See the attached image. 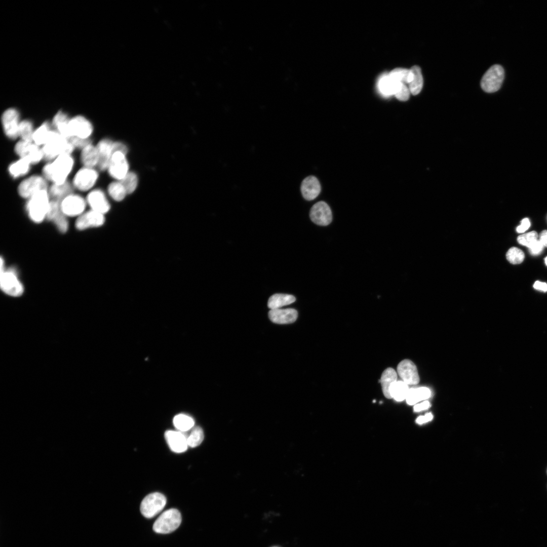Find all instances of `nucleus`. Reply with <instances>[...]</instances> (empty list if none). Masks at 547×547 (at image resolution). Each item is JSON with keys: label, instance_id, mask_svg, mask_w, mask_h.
<instances>
[{"label": "nucleus", "instance_id": "37", "mask_svg": "<svg viewBox=\"0 0 547 547\" xmlns=\"http://www.w3.org/2000/svg\"><path fill=\"white\" fill-rule=\"evenodd\" d=\"M388 75L394 80L405 84H409L412 78L410 69L397 68L391 71Z\"/></svg>", "mask_w": 547, "mask_h": 547}, {"label": "nucleus", "instance_id": "20", "mask_svg": "<svg viewBox=\"0 0 547 547\" xmlns=\"http://www.w3.org/2000/svg\"><path fill=\"white\" fill-rule=\"evenodd\" d=\"M113 143L109 139H103L96 145L99 154L98 167L100 170L104 171L107 169L110 160L113 153Z\"/></svg>", "mask_w": 547, "mask_h": 547}, {"label": "nucleus", "instance_id": "47", "mask_svg": "<svg viewBox=\"0 0 547 547\" xmlns=\"http://www.w3.org/2000/svg\"><path fill=\"white\" fill-rule=\"evenodd\" d=\"M430 406V403L428 401H425L421 403L416 404L414 406V411L415 412H419L428 408Z\"/></svg>", "mask_w": 547, "mask_h": 547}, {"label": "nucleus", "instance_id": "1", "mask_svg": "<svg viewBox=\"0 0 547 547\" xmlns=\"http://www.w3.org/2000/svg\"><path fill=\"white\" fill-rule=\"evenodd\" d=\"M74 163L71 154H61L44 165L42 169L43 176L53 184H63L67 181V177L73 169Z\"/></svg>", "mask_w": 547, "mask_h": 547}, {"label": "nucleus", "instance_id": "9", "mask_svg": "<svg viewBox=\"0 0 547 547\" xmlns=\"http://www.w3.org/2000/svg\"><path fill=\"white\" fill-rule=\"evenodd\" d=\"M14 151L20 158L27 159L31 165L37 164L44 159L42 148L33 142L20 140L16 143Z\"/></svg>", "mask_w": 547, "mask_h": 547}, {"label": "nucleus", "instance_id": "15", "mask_svg": "<svg viewBox=\"0 0 547 547\" xmlns=\"http://www.w3.org/2000/svg\"><path fill=\"white\" fill-rule=\"evenodd\" d=\"M309 216L311 220L315 224L320 226H327L332 220V214L328 204L320 201L314 204L311 207Z\"/></svg>", "mask_w": 547, "mask_h": 547}, {"label": "nucleus", "instance_id": "8", "mask_svg": "<svg viewBox=\"0 0 547 547\" xmlns=\"http://www.w3.org/2000/svg\"><path fill=\"white\" fill-rule=\"evenodd\" d=\"M166 502V497L161 493L153 492L149 494L141 501L140 512L145 518H153L162 511Z\"/></svg>", "mask_w": 547, "mask_h": 547}, {"label": "nucleus", "instance_id": "7", "mask_svg": "<svg viewBox=\"0 0 547 547\" xmlns=\"http://www.w3.org/2000/svg\"><path fill=\"white\" fill-rule=\"evenodd\" d=\"M43 190H48L47 181L43 176L38 175L25 178L20 183L17 188L20 197L27 200Z\"/></svg>", "mask_w": 547, "mask_h": 547}, {"label": "nucleus", "instance_id": "26", "mask_svg": "<svg viewBox=\"0 0 547 547\" xmlns=\"http://www.w3.org/2000/svg\"><path fill=\"white\" fill-rule=\"evenodd\" d=\"M31 165L27 159L20 158L9 165L8 172L12 178H17L27 174L30 170Z\"/></svg>", "mask_w": 547, "mask_h": 547}, {"label": "nucleus", "instance_id": "41", "mask_svg": "<svg viewBox=\"0 0 547 547\" xmlns=\"http://www.w3.org/2000/svg\"><path fill=\"white\" fill-rule=\"evenodd\" d=\"M506 257L511 263L516 264L523 262L525 255L524 252L521 249L513 247L507 251Z\"/></svg>", "mask_w": 547, "mask_h": 547}, {"label": "nucleus", "instance_id": "45", "mask_svg": "<svg viewBox=\"0 0 547 547\" xmlns=\"http://www.w3.org/2000/svg\"><path fill=\"white\" fill-rule=\"evenodd\" d=\"M544 246L540 242L539 240H537L535 243L531 245L529 248V251L530 253L533 255H537L540 254L543 250Z\"/></svg>", "mask_w": 547, "mask_h": 547}, {"label": "nucleus", "instance_id": "6", "mask_svg": "<svg viewBox=\"0 0 547 547\" xmlns=\"http://www.w3.org/2000/svg\"><path fill=\"white\" fill-rule=\"evenodd\" d=\"M504 77L503 67L495 64L485 73L481 81V87L487 93H494L501 87Z\"/></svg>", "mask_w": 547, "mask_h": 547}, {"label": "nucleus", "instance_id": "51", "mask_svg": "<svg viewBox=\"0 0 547 547\" xmlns=\"http://www.w3.org/2000/svg\"><path fill=\"white\" fill-rule=\"evenodd\" d=\"M544 261H545V264L547 265V256L545 258Z\"/></svg>", "mask_w": 547, "mask_h": 547}, {"label": "nucleus", "instance_id": "39", "mask_svg": "<svg viewBox=\"0 0 547 547\" xmlns=\"http://www.w3.org/2000/svg\"><path fill=\"white\" fill-rule=\"evenodd\" d=\"M204 433L200 426L192 428L189 435L187 436L188 446L194 448L200 445L204 439Z\"/></svg>", "mask_w": 547, "mask_h": 547}, {"label": "nucleus", "instance_id": "5", "mask_svg": "<svg viewBox=\"0 0 547 547\" xmlns=\"http://www.w3.org/2000/svg\"><path fill=\"white\" fill-rule=\"evenodd\" d=\"M181 516L178 510L170 509L164 512L155 520L153 530L158 533L167 534L175 531L180 526Z\"/></svg>", "mask_w": 547, "mask_h": 547}, {"label": "nucleus", "instance_id": "17", "mask_svg": "<svg viewBox=\"0 0 547 547\" xmlns=\"http://www.w3.org/2000/svg\"><path fill=\"white\" fill-rule=\"evenodd\" d=\"M105 222L104 215L91 210L78 217L75 222L76 228L80 230L90 227H99Z\"/></svg>", "mask_w": 547, "mask_h": 547}, {"label": "nucleus", "instance_id": "38", "mask_svg": "<svg viewBox=\"0 0 547 547\" xmlns=\"http://www.w3.org/2000/svg\"><path fill=\"white\" fill-rule=\"evenodd\" d=\"M52 221L58 230L62 232H66L68 229V221L66 216L62 212L61 209L55 213L49 219Z\"/></svg>", "mask_w": 547, "mask_h": 547}, {"label": "nucleus", "instance_id": "10", "mask_svg": "<svg viewBox=\"0 0 547 547\" xmlns=\"http://www.w3.org/2000/svg\"><path fill=\"white\" fill-rule=\"evenodd\" d=\"M98 178V173L94 168L83 167L75 174L72 186L81 191L90 190Z\"/></svg>", "mask_w": 547, "mask_h": 547}, {"label": "nucleus", "instance_id": "43", "mask_svg": "<svg viewBox=\"0 0 547 547\" xmlns=\"http://www.w3.org/2000/svg\"><path fill=\"white\" fill-rule=\"evenodd\" d=\"M410 94L408 86L405 84L400 83L394 95L398 100L405 101L408 100Z\"/></svg>", "mask_w": 547, "mask_h": 547}, {"label": "nucleus", "instance_id": "34", "mask_svg": "<svg viewBox=\"0 0 547 547\" xmlns=\"http://www.w3.org/2000/svg\"><path fill=\"white\" fill-rule=\"evenodd\" d=\"M409 389L408 385L403 381L397 380L390 388L391 398L398 402L403 401L406 399Z\"/></svg>", "mask_w": 547, "mask_h": 547}, {"label": "nucleus", "instance_id": "40", "mask_svg": "<svg viewBox=\"0 0 547 547\" xmlns=\"http://www.w3.org/2000/svg\"><path fill=\"white\" fill-rule=\"evenodd\" d=\"M120 181H121L125 187L127 194H129L134 192L136 189L138 184V177L135 173L129 172L126 176Z\"/></svg>", "mask_w": 547, "mask_h": 547}, {"label": "nucleus", "instance_id": "33", "mask_svg": "<svg viewBox=\"0 0 547 547\" xmlns=\"http://www.w3.org/2000/svg\"><path fill=\"white\" fill-rule=\"evenodd\" d=\"M173 424L179 431L185 433L192 429L194 424V419L185 414H179L173 418Z\"/></svg>", "mask_w": 547, "mask_h": 547}, {"label": "nucleus", "instance_id": "48", "mask_svg": "<svg viewBox=\"0 0 547 547\" xmlns=\"http://www.w3.org/2000/svg\"><path fill=\"white\" fill-rule=\"evenodd\" d=\"M433 418V415L431 413H428L423 416H419L416 419V422L418 424H423L431 421Z\"/></svg>", "mask_w": 547, "mask_h": 547}, {"label": "nucleus", "instance_id": "4", "mask_svg": "<svg viewBox=\"0 0 547 547\" xmlns=\"http://www.w3.org/2000/svg\"><path fill=\"white\" fill-rule=\"evenodd\" d=\"M0 287L5 293L11 296H21L24 292L23 286L14 268L1 269Z\"/></svg>", "mask_w": 547, "mask_h": 547}, {"label": "nucleus", "instance_id": "29", "mask_svg": "<svg viewBox=\"0 0 547 547\" xmlns=\"http://www.w3.org/2000/svg\"><path fill=\"white\" fill-rule=\"evenodd\" d=\"M72 187L68 181L61 184H53L49 188V194L53 200L61 202L65 197L72 193Z\"/></svg>", "mask_w": 547, "mask_h": 547}, {"label": "nucleus", "instance_id": "28", "mask_svg": "<svg viewBox=\"0 0 547 547\" xmlns=\"http://www.w3.org/2000/svg\"><path fill=\"white\" fill-rule=\"evenodd\" d=\"M295 297L290 294H275L268 299L267 306L270 309L280 308L281 307L294 302Z\"/></svg>", "mask_w": 547, "mask_h": 547}, {"label": "nucleus", "instance_id": "35", "mask_svg": "<svg viewBox=\"0 0 547 547\" xmlns=\"http://www.w3.org/2000/svg\"><path fill=\"white\" fill-rule=\"evenodd\" d=\"M107 191L111 198L118 202L122 201L127 194L125 187L120 181L110 183L108 186Z\"/></svg>", "mask_w": 547, "mask_h": 547}, {"label": "nucleus", "instance_id": "46", "mask_svg": "<svg viewBox=\"0 0 547 547\" xmlns=\"http://www.w3.org/2000/svg\"><path fill=\"white\" fill-rule=\"evenodd\" d=\"M530 226V222L528 218H525L521 221V224L518 226L516 230L518 233H523L527 230Z\"/></svg>", "mask_w": 547, "mask_h": 547}, {"label": "nucleus", "instance_id": "27", "mask_svg": "<svg viewBox=\"0 0 547 547\" xmlns=\"http://www.w3.org/2000/svg\"><path fill=\"white\" fill-rule=\"evenodd\" d=\"M431 392L425 387L409 388L406 401L408 405H413L417 402L426 400L431 397Z\"/></svg>", "mask_w": 547, "mask_h": 547}, {"label": "nucleus", "instance_id": "44", "mask_svg": "<svg viewBox=\"0 0 547 547\" xmlns=\"http://www.w3.org/2000/svg\"><path fill=\"white\" fill-rule=\"evenodd\" d=\"M69 141L74 148L81 149V150L87 145L92 143L90 139H82L76 137L70 138L69 139Z\"/></svg>", "mask_w": 547, "mask_h": 547}, {"label": "nucleus", "instance_id": "2", "mask_svg": "<svg viewBox=\"0 0 547 547\" xmlns=\"http://www.w3.org/2000/svg\"><path fill=\"white\" fill-rule=\"evenodd\" d=\"M74 148L68 139L56 130H52L42 150L44 159L52 161L61 154H71Z\"/></svg>", "mask_w": 547, "mask_h": 547}, {"label": "nucleus", "instance_id": "49", "mask_svg": "<svg viewBox=\"0 0 547 547\" xmlns=\"http://www.w3.org/2000/svg\"><path fill=\"white\" fill-rule=\"evenodd\" d=\"M533 287L534 289L540 290L543 292L547 291V284L540 281H536Z\"/></svg>", "mask_w": 547, "mask_h": 547}, {"label": "nucleus", "instance_id": "12", "mask_svg": "<svg viewBox=\"0 0 547 547\" xmlns=\"http://www.w3.org/2000/svg\"><path fill=\"white\" fill-rule=\"evenodd\" d=\"M2 124L6 136L11 140L19 137V113L15 108L6 110L2 115Z\"/></svg>", "mask_w": 547, "mask_h": 547}, {"label": "nucleus", "instance_id": "18", "mask_svg": "<svg viewBox=\"0 0 547 547\" xmlns=\"http://www.w3.org/2000/svg\"><path fill=\"white\" fill-rule=\"evenodd\" d=\"M86 201L91 210L104 215L110 210V204L101 189L91 190L87 196Z\"/></svg>", "mask_w": 547, "mask_h": 547}, {"label": "nucleus", "instance_id": "36", "mask_svg": "<svg viewBox=\"0 0 547 547\" xmlns=\"http://www.w3.org/2000/svg\"><path fill=\"white\" fill-rule=\"evenodd\" d=\"M32 123L28 120H24L20 121L19 127V137L21 140L32 142V137L34 133Z\"/></svg>", "mask_w": 547, "mask_h": 547}, {"label": "nucleus", "instance_id": "24", "mask_svg": "<svg viewBox=\"0 0 547 547\" xmlns=\"http://www.w3.org/2000/svg\"><path fill=\"white\" fill-rule=\"evenodd\" d=\"M69 120L67 114L62 111H58L52 120L55 130L68 140L72 137L69 127Z\"/></svg>", "mask_w": 547, "mask_h": 547}, {"label": "nucleus", "instance_id": "21", "mask_svg": "<svg viewBox=\"0 0 547 547\" xmlns=\"http://www.w3.org/2000/svg\"><path fill=\"white\" fill-rule=\"evenodd\" d=\"M297 316V310L293 308L270 309L268 312L270 321L279 324L292 323L296 320Z\"/></svg>", "mask_w": 547, "mask_h": 547}, {"label": "nucleus", "instance_id": "25", "mask_svg": "<svg viewBox=\"0 0 547 547\" xmlns=\"http://www.w3.org/2000/svg\"><path fill=\"white\" fill-rule=\"evenodd\" d=\"M379 381L384 396L387 399H391L390 388L397 381V372L392 368L386 369L382 372Z\"/></svg>", "mask_w": 547, "mask_h": 547}, {"label": "nucleus", "instance_id": "3", "mask_svg": "<svg viewBox=\"0 0 547 547\" xmlns=\"http://www.w3.org/2000/svg\"><path fill=\"white\" fill-rule=\"evenodd\" d=\"M48 190H43L28 199L26 210L29 218L35 223L46 219L50 200Z\"/></svg>", "mask_w": 547, "mask_h": 547}, {"label": "nucleus", "instance_id": "16", "mask_svg": "<svg viewBox=\"0 0 547 547\" xmlns=\"http://www.w3.org/2000/svg\"><path fill=\"white\" fill-rule=\"evenodd\" d=\"M397 372L402 381L408 385L416 384L419 381L417 368L410 360L401 361L397 366Z\"/></svg>", "mask_w": 547, "mask_h": 547}, {"label": "nucleus", "instance_id": "30", "mask_svg": "<svg viewBox=\"0 0 547 547\" xmlns=\"http://www.w3.org/2000/svg\"><path fill=\"white\" fill-rule=\"evenodd\" d=\"M410 70L412 73V78L408 84V87L411 94L416 95L419 94L422 90L423 84V80L420 68L414 65Z\"/></svg>", "mask_w": 547, "mask_h": 547}, {"label": "nucleus", "instance_id": "32", "mask_svg": "<svg viewBox=\"0 0 547 547\" xmlns=\"http://www.w3.org/2000/svg\"><path fill=\"white\" fill-rule=\"evenodd\" d=\"M400 83L393 79L387 74L380 79L379 82V88L383 94L386 96H390L395 95Z\"/></svg>", "mask_w": 547, "mask_h": 547}, {"label": "nucleus", "instance_id": "13", "mask_svg": "<svg viewBox=\"0 0 547 547\" xmlns=\"http://www.w3.org/2000/svg\"><path fill=\"white\" fill-rule=\"evenodd\" d=\"M107 170L111 177L117 181L122 180L129 172V164L126 154L116 151L113 153Z\"/></svg>", "mask_w": 547, "mask_h": 547}, {"label": "nucleus", "instance_id": "19", "mask_svg": "<svg viewBox=\"0 0 547 547\" xmlns=\"http://www.w3.org/2000/svg\"><path fill=\"white\" fill-rule=\"evenodd\" d=\"M165 438L170 449L175 453L185 452L188 446L187 435L179 431H167Z\"/></svg>", "mask_w": 547, "mask_h": 547}, {"label": "nucleus", "instance_id": "23", "mask_svg": "<svg viewBox=\"0 0 547 547\" xmlns=\"http://www.w3.org/2000/svg\"><path fill=\"white\" fill-rule=\"evenodd\" d=\"M80 160L84 167L94 168L98 166L99 154L96 146L92 143L81 150Z\"/></svg>", "mask_w": 547, "mask_h": 547}, {"label": "nucleus", "instance_id": "50", "mask_svg": "<svg viewBox=\"0 0 547 547\" xmlns=\"http://www.w3.org/2000/svg\"><path fill=\"white\" fill-rule=\"evenodd\" d=\"M539 240L544 247H547V230L542 231L539 235Z\"/></svg>", "mask_w": 547, "mask_h": 547}, {"label": "nucleus", "instance_id": "11", "mask_svg": "<svg viewBox=\"0 0 547 547\" xmlns=\"http://www.w3.org/2000/svg\"><path fill=\"white\" fill-rule=\"evenodd\" d=\"M87 201L82 196L71 193L60 202V208L67 217L80 216L84 213Z\"/></svg>", "mask_w": 547, "mask_h": 547}, {"label": "nucleus", "instance_id": "31", "mask_svg": "<svg viewBox=\"0 0 547 547\" xmlns=\"http://www.w3.org/2000/svg\"><path fill=\"white\" fill-rule=\"evenodd\" d=\"M52 129L48 122H45L34 130L32 142L37 145L43 146L47 142Z\"/></svg>", "mask_w": 547, "mask_h": 547}, {"label": "nucleus", "instance_id": "14", "mask_svg": "<svg viewBox=\"0 0 547 547\" xmlns=\"http://www.w3.org/2000/svg\"><path fill=\"white\" fill-rule=\"evenodd\" d=\"M69 127L72 137L90 139L93 132L92 123L82 115H76L70 119Z\"/></svg>", "mask_w": 547, "mask_h": 547}, {"label": "nucleus", "instance_id": "42", "mask_svg": "<svg viewBox=\"0 0 547 547\" xmlns=\"http://www.w3.org/2000/svg\"><path fill=\"white\" fill-rule=\"evenodd\" d=\"M538 237L537 233L535 231H532L520 235L517 238V241L520 244L529 248L538 240Z\"/></svg>", "mask_w": 547, "mask_h": 547}, {"label": "nucleus", "instance_id": "22", "mask_svg": "<svg viewBox=\"0 0 547 547\" xmlns=\"http://www.w3.org/2000/svg\"><path fill=\"white\" fill-rule=\"evenodd\" d=\"M300 189L304 199L310 201L315 199L319 194L321 186L316 177L309 176L303 179Z\"/></svg>", "mask_w": 547, "mask_h": 547}]
</instances>
